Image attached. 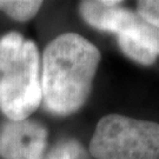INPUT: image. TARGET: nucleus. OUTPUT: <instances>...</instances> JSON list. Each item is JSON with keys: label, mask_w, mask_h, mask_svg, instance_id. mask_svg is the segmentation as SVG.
Here are the masks:
<instances>
[{"label": "nucleus", "mask_w": 159, "mask_h": 159, "mask_svg": "<svg viewBox=\"0 0 159 159\" xmlns=\"http://www.w3.org/2000/svg\"><path fill=\"white\" fill-rule=\"evenodd\" d=\"M43 1L35 0H0V11L14 21L26 23L35 17Z\"/></svg>", "instance_id": "423d86ee"}, {"label": "nucleus", "mask_w": 159, "mask_h": 159, "mask_svg": "<svg viewBox=\"0 0 159 159\" xmlns=\"http://www.w3.org/2000/svg\"><path fill=\"white\" fill-rule=\"evenodd\" d=\"M121 1H81L79 12L86 24L94 29L114 33L153 52L159 57V30L137 12L120 5Z\"/></svg>", "instance_id": "20e7f679"}, {"label": "nucleus", "mask_w": 159, "mask_h": 159, "mask_svg": "<svg viewBox=\"0 0 159 159\" xmlns=\"http://www.w3.org/2000/svg\"><path fill=\"white\" fill-rule=\"evenodd\" d=\"M43 102L39 50L25 40L18 58L1 72L0 111L8 120H25Z\"/></svg>", "instance_id": "7ed1b4c3"}, {"label": "nucleus", "mask_w": 159, "mask_h": 159, "mask_svg": "<svg viewBox=\"0 0 159 159\" xmlns=\"http://www.w3.org/2000/svg\"><path fill=\"white\" fill-rule=\"evenodd\" d=\"M25 40L18 32H8L0 37V73L18 58Z\"/></svg>", "instance_id": "6e6552de"}, {"label": "nucleus", "mask_w": 159, "mask_h": 159, "mask_svg": "<svg viewBox=\"0 0 159 159\" xmlns=\"http://www.w3.org/2000/svg\"><path fill=\"white\" fill-rule=\"evenodd\" d=\"M137 13L159 30V0H143L137 4Z\"/></svg>", "instance_id": "1a4fd4ad"}, {"label": "nucleus", "mask_w": 159, "mask_h": 159, "mask_svg": "<svg viewBox=\"0 0 159 159\" xmlns=\"http://www.w3.org/2000/svg\"><path fill=\"white\" fill-rule=\"evenodd\" d=\"M91 154L74 138H64L54 144L43 159H90Z\"/></svg>", "instance_id": "0eeeda50"}, {"label": "nucleus", "mask_w": 159, "mask_h": 159, "mask_svg": "<svg viewBox=\"0 0 159 159\" xmlns=\"http://www.w3.org/2000/svg\"><path fill=\"white\" fill-rule=\"evenodd\" d=\"M48 132L32 119L6 120L0 125V159H43Z\"/></svg>", "instance_id": "39448f33"}, {"label": "nucleus", "mask_w": 159, "mask_h": 159, "mask_svg": "<svg viewBox=\"0 0 159 159\" xmlns=\"http://www.w3.org/2000/svg\"><path fill=\"white\" fill-rule=\"evenodd\" d=\"M89 152L96 159H159V124L107 114L98 121Z\"/></svg>", "instance_id": "f03ea898"}, {"label": "nucleus", "mask_w": 159, "mask_h": 159, "mask_svg": "<svg viewBox=\"0 0 159 159\" xmlns=\"http://www.w3.org/2000/svg\"><path fill=\"white\" fill-rule=\"evenodd\" d=\"M100 61V52L77 33L58 35L40 61L43 102L50 113L66 117L84 106Z\"/></svg>", "instance_id": "f257e3e1"}]
</instances>
